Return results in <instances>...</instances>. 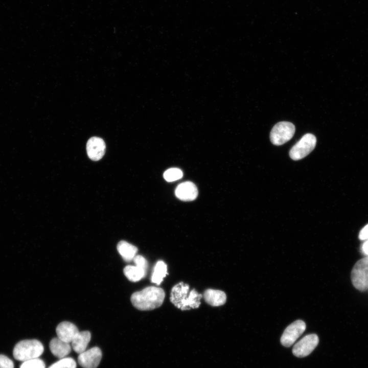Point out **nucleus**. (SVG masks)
<instances>
[{"label": "nucleus", "instance_id": "f257e3e1", "mask_svg": "<svg viewBox=\"0 0 368 368\" xmlns=\"http://www.w3.org/2000/svg\"><path fill=\"white\" fill-rule=\"evenodd\" d=\"M202 297L195 289L190 291L189 285L182 282L174 285L170 293V301L177 308L181 310H190L199 307Z\"/></svg>", "mask_w": 368, "mask_h": 368}, {"label": "nucleus", "instance_id": "f03ea898", "mask_svg": "<svg viewBox=\"0 0 368 368\" xmlns=\"http://www.w3.org/2000/svg\"><path fill=\"white\" fill-rule=\"evenodd\" d=\"M165 293L159 287L148 286L132 293L130 300L133 306L140 310H151L160 307L164 300Z\"/></svg>", "mask_w": 368, "mask_h": 368}, {"label": "nucleus", "instance_id": "7ed1b4c3", "mask_svg": "<svg viewBox=\"0 0 368 368\" xmlns=\"http://www.w3.org/2000/svg\"><path fill=\"white\" fill-rule=\"evenodd\" d=\"M43 346L36 339L24 340L14 347L13 354L17 360L25 361L38 358L43 352Z\"/></svg>", "mask_w": 368, "mask_h": 368}, {"label": "nucleus", "instance_id": "20e7f679", "mask_svg": "<svg viewBox=\"0 0 368 368\" xmlns=\"http://www.w3.org/2000/svg\"><path fill=\"white\" fill-rule=\"evenodd\" d=\"M354 287L360 291L368 290V257L359 260L354 265L351 274Z\"/></svg>", "mask_w": 368, "mask_h": 368}, {"label": "nucleus", "instance_id": "39448f33", "mask_svg": "<svg viewBox=\"0 0 368 368\" xmlns=\"http://www.w3.org/2000/svg\"><path fill=\"white\" fill-rule=\"evenodd\" d=\"M295 130V126L292 123L280 122L273 127L270 131V141L274 145H282L292 139Z\"/></svg>", "mask_w": 368, "mask_h": 368}, {"label": "nucleus", "instance_id": "423d86ee", "mask_svg": "<svg viewBox=\"0 0 368 368\" xmlns=\"http://www.w3.org/2000/svg\"><path fill=\"white\" fill-rule=\"evenodd\" d=\"M316 144V138L314 135L305 134L290 149V158L294 160L304 158L313 150Z\"/></svg>", "mask_w": 368, "mask_h": 368}, {"label": "nucleus", "instance_id": "0eeeda50", "mask_svg": "<svg viewBox=\"0 0 368 368\" xmlns=\"http://www.w3.org/2000/svg\"><path fill=\"white\" fill-rule=\"evenodd\" d=\"M318 342L319 338L316 334L307 335L294 344L292 350V353L298 358L306 357L315 349Z\"/></svg>", "mask_w": 368, "mask_h": 368}, {"label": "nucleus", "instance_id": "6e6552de", "mask_svg": "<svg viewBox=\"0 0 368 368\" xmlns=\"http://www.w3.org/2000/svg\"><path fill=\"white\" fill-rule=\"evenodd\" d=\"M306 328L305 322L297 320L289 325L283 333L280 341L284 347H289L303 333Z\"/></svg>", "mask_w": 368, "mask_h": 368}, {"label": "nucleus", "instance_id": "1a4fd4ad", "mask_svg": "<svg viewBox=\"0 0 368 368\" xmlns=\"http://www.w3.org/2000/svg\"><path fill=\"white\" fill-rule=\"evenodd\" d=\"M101 358V350L96 347L79 354L78 361L83 368H97Z\"/></svg>", "mask_w": 368, "mask_h": 368}, {"label": "nucleus", "instance_id": "9d476101", "mask_svg": "<svg viewBox=\"0 0 368 368\" xmlns=\"http://www.w3.org/2000/svg\"><path fill=\"white\" fill-rule=\"evenodd\" d=\"M106 146L101 138L94 136L90 138L86 144V151L89 158L97 161L102 158L105 152Z\"/></svg>", "mask_w": 368, "mask_h": 368}, {"label": "nucleus", "instance_id": "9b49d317", "mask_svg": "<svg viewBox=\"0 0 368 368\" xmlns=\"http://www.w3.org/2000/svg\"><path fill=\"white\" fill-rule=\"evenodd\" d=\"M56 331L57 337L67 343L71 342L79 332L74 324L66 321L60 323L57 326Z\"/></svg>", "mask_w": 368, "mask_h": 368}, {"label": "nucleus", "instance_id": "f8f14e48", "mask_svg": "<svg viewBox=\"0 0 368 368\" xmlns=\"http://www.w3.org/2000/svg\"><path fill=\"white\" fill-rule=\"evenodd\" d=\"M176 196L183 201H192L198 195V190L195 184L186 181L178 185L175 191Z\"/></svg>", "mask_w": 368, "mask_h": 368}, {"label": "nucleus", "instance_id": "ddd939ff", "mask_svg": "<svg viewBox=\"0 0 368 368\" xmlns=\"http://www.w3.org/2000/svg\"><path fill=\"white\" fill-rule=\"evenodd\" d=\"M49 347L52 353L59 359L64 358L71 351L70 343L63 341L58 337L51 340Z\"/></svg>", "mask_w": 368, "mask_h": 368}, {"label": "nucleus", "instance_id": "4468645a", "mask_svg": "<svg viewBox=\"0 0 368 368\" xmlns=\"http://www.w3.org/2000/svg\"><path fill=\"white\" fill-rule=\"evenodd\" d=\"M203 297L208 304L214 307L223 305L226 301V295L223 291L213 289L205 290Z\"/></svg>", "mask_w": 368, "mask_h": 368}, {"label": "nucleus", "instance_id": "2eb2a0df", "mask_svg": "<svg viewBox=\"0 0 368 368\" xmlns=\"http://www.w3.org/2000/svg\"><path fill=\"white\" fill-rule=\"evenodd\" d=\"M90 338L91 334L89 331H79L71 342L73 349L79 354L83 352L86 350Z\"/></svg>", "mask_w": 368, "mask_h": 368}, {"label": "nucleus", "instance_id": "dca6fc26", "mask_svg": "<svg viewBox=\"0 0 368 368\" xmlns=\"http://www.w3.org/2000/svg\"><path fill=\"white\" fill-rule=\"evenodd\" d=\"M117 248L123 259L127 262L133 260L138 250L136 246L124 240L118 243Z\"/></svg>", "mask_w": 368, "mask_h": 368}, {"label": "nucleus", "instance_id": "f3484780", "mask_svg": "<svg viewBox=\"0 0 368 368\" xmlns=\"http://www.w3.org/2000/svg\"><path fill=\"white\" fill-rule=\"evenodd\" d=\"M123 272L131 282H136L144 278L147 272L136 265H127L124 267Z\"/></svg>", "mask_w": 368, "mask_h": 368}, {"label": "nucleus", "instance_id": "a211bd4d", "mask_svg": "<svg viewBox=\"0 0 368 368\" xmlns=\"http://www.w3.org/2000/svg\"><path fill=\"white\" fill-rule=\"evenodd\" d=\"M167 274L168 273L166 264L163 261L159 260L154 267L151 280L152 282L159 285Z\"/></svg>", "mask_w": 368, "mask_h": 368}, {"label": "nucleus", "instance_id": "6ab92c4d", "mask_svg": "<svg viewBox=\"0 0 368 368\" xmlns=\"http://www.w3.org/2000/svg\"><path fill=\"white\" fill-rule=\"evenodd\" d=\"M76 362L71 357H64L54 363L49 368H76Z\"/></svg>", "mask_w": 368, "mask_h": 368}, {"label": "nucleus", "instance_id": "aec40b11", "mask_svg": "<svg viewBox=\"0 0 368 368\" xmlns=\"http://www.w3.org/2000/svg\"><path fill=\"white\" fill-rule=\"evenodd\" d=\"M183 176L182 171L176 168H170L164 173V177L169 182L174 181L180 179Z\"/></svg>", "mask_w": 368, "mask_h": 368}, {"label": "nucleus", "instance_id": "412c9836", "mask_svg": "<svg viewBox=\"0 0 368 368\" xmlns=\"http://www.w3.org/2000/svg\"><path fill=\"white\" fill-rule=\"evenodd\" d=\"M20 368H45L44 361L39 358L24 361Z\"/></svg>", "mask_w": 368, "mask_h": 368}, {"label": "nucleus", "instance_id": "4be33fe9", "mask_svg": "<svg viewBox=\"0 0 368 368\" xmlns=\"http://www.w3.org/2000/svg\"><path fill=\"white\" fill-rule=\"evenodd\" d=\"M135 265L142 268L146 272L148 269V262L147 260L141 255H136L133 259Z\"/></svg>", "mask_w": 368, "mask_h": 368}, {"label": "nucleus", "instance_id": "5701e85b", "mask_svg": "<svg viewBox=\"0 0 368 368\" xmlns=\"http://www.w3.org/2000/svg\"><path fill=\"white\" fill-rule=\"evenodd\" d=\"M0 368H14L13 361L4 355H0Z\"/></svg>", "mask_w": 368, "mask_h": 368}, {"label": "nucleus", "instance_id": "b1692460", "mask_svg": "<svg viewBox=\"0 0 368 368\" xmlns=\"http://www.w3.org/2000/svg\"><path fill=\"white\" fill-rule=\"evenodd\" d=\"M358 238L360 240L365 241L368 239V224L365 225L360 231Z\"/></svg>", "mask_w": 368, "mask_h": 368}, {"label": "nucleus", "instance_id": "393cba45", "mask_svg": "<svg viewBox=\"0 0 368 368\" xmlns=\"http://www.w3.org/2000/svg\"><path fill=\"white\" fill-rule=\"evenodd\" d=\"M360 250L364 256L368 257V239L364 241L362 243Z\"/></svg>", "mask_w": 368, "mask_h": 368}]
</instances>
